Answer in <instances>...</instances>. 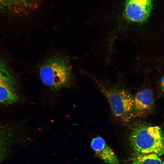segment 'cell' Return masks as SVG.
<instances>
[{"label": "cell", "mask_w": 164, "mask_h": 164, "mask_svg": "<svg viewBox=\"0 0 164 164\" xmlns=\"http://www.w3.org/2000/svg\"><path fill=\"white\" fill-rule=\"evenodd\" d=\"M128 139L135 153L164 155V132L158 126L135 124L129 129Z\"/></svg>", "instance_id": "6da1fadb"}, {"label": "cell", "mask_w": 164, "mask_h": 164, "mask_svg": "<svg viewBox=\"0 0 164 164\" xmlns=\"http://www.w3.org/2000/svg\"><path fill=\"white\" fill-rule=\"evenodd\" d=\"M92 78L107 100L113 115L122 122H128L132 115L134 98L125 86L94 77Z\"/></svg>", "instance_id": "7a4b0ae2"}, {"label": "cell", "mask_w": 164, "mask_h": 164, "mask_svg": "<svg viewBox=\"0 0 164 164\" xmlns=\"http://www.w3.org/2000/svg\"><path fill=\"white\" fill-rule=\"evenodd\" d=\"M71 69L65 57L60 55H52L46 58L40 65L39 76L46 86L52 89H59L70 84Z\"/></svg>", "instance_id": "3957f363"}, {"label": "cell", "mask_w": 164, "mask_h": 164, "mask_svg": "<svg viewBox=\"0 0 164 164\" xmlns=\"http://www.w3.org/2000/svg\"><path fill=\"white\" fill-rule=\"evenodd\" d=\"M19 99L15 77L6 63L0 59V104H13Z\"/></svg>", "instance_id": "277c9868"}, {"label": "cell", "mask_w": 164, "mask_h": 164, "mask_svg": "<svg viewBox=\"0 0 164 164\" xmlns=\"http://www.w3.org/2000/svg\"><path fill=\"white\" fill-rule=\"evenodd\" d=\"M154 0H125L124 15L128 21L143 23L149 19Z\"/></svg>", "instance_id": "5b68a950"}, {"label": "cell", "mask_w": 164, "mask_h": 164, "mask_svg": "<svg viewBox=\"0 0 164 164\" xmlns=\"http://www.w3.org/2000/svg\"><path fill=\"white\" fill-rule=\"evenodd\" d=\"M96 155L107 164H120L114 152L101 137L94 138L91 143Z\"/></svg>", "instance_id": "8992f818"}, {"label": "cell", "mask_w": 164, "mask_h": 164, "mask_svg": "<svg viewBox=\"0 0 164 164\" xmlns=\"http://www.w3.org/2000/svg\"><path fill=\"white\" fill-rule=\"evenodd\" d=\"M11 129L0 127V164L10 154L14 137Z\"/></svg>", "instance_id": "52a82bcc"}, {"label": "cell", "mask_w": 164, "mask_h": 164, "mask_svg": "<svg viewBox=\"0 0 164 164\" xmlns=\"http://www.w3.org/2000/svg\"><path fill=\"white\" fill-rule=\"evenodd\" d=\"M153 103V93L146 89L138 92L134 98V110L142 111L150 109Z\"/></svg>", "instance_id": "ba28073f"}, {"label": "cell", "mask_w": 164, "mask_h": 164, "mask_svg": "<svg viewBox=\"0 0 164 164\" xmlns=\"http://www.w3.org/2000/svg\"><path fill=\"white\" fill-rule=\"evenodd\" d=\"M131 164H162L159 156L155 154L135 153Z\"/></svg>", "instance_id": "9c48e42d"}, {"label": "cell", "mask_w": 164, "mask_h": 164, "mask_svg": "<svg viewBox=\"0 0 164 164\" xmlns=\"http://www.w3.org/2000/svg\"><path fill=\"white\" fill-rule=\"evenodd\" d=\"M14 0H0V5L6 7L11 5Z\"/></svg>", "instance_id": "30bf717a"}, {"label": "cell", "mask_w": 164, "mask_h": 164, "mask_svg": "<svg viewBox=\"0 0 164 164\" xmlns=\"http://www.w3.org/2000/svg\"><path fill=\"white\" fill-rule=\"evenodd\" d=\"M161 85L162 91L164 93V76L161 80Z\"/></svg>", "instance_id": "8fae6325"}, {"label": "cell", "mask_w": 164, "mask_h": 164, "mask_svg": "<svg viewBox=\"0 0 164 164\" xmlns=\"http://www.w3.org/2000/svg\"><path fill=\"white\" fill-rule=\"evenodd\" d=\"M162 164H164V161L163 162Z\"/></svg>", "instance_id": "7c38bea8"}]
</instances>
